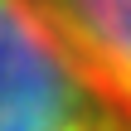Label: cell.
I'll return each instance as SVG.
<instances>
[{"mask_svg": "<svg viewBox=\"0 0 131 131\" xmlns=\"http://www.w3.org/2000/svg\"><path fill=\"white\" fill-rule=\"evenodd\" d=\"M97 83L131 117V0H44Z\"/></svg>", "mask_w": 131, "mask_h": 131, "instance_id": "7a4b0ae2", "label": "cell"}, {"mask_svg": "<svg viewBox=\"0 0 131 131\" xmlns=\"http://www.w3.org/2000/svg\"><path fill=\"white\" fill-rule=\"evenodd\" d=\"M0 131H131L44 0H0Z\"/></svg>", "mask_w": 131, "mask_h": 131, "instance_id": "6da1fadb", "label": "cell"}]
</instances>
